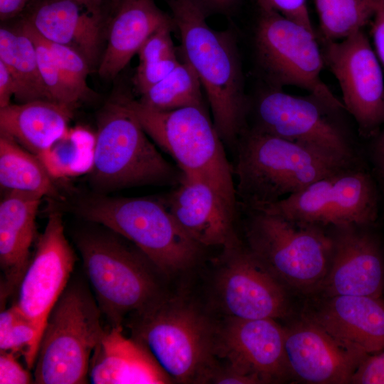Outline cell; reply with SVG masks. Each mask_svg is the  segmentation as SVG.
Wrapping results in <instances>:
<instances>
[{
	"instance_id": "1",
	"label": "cell",
	"mask_w": 384,
	"mask_h": 384,
	"mask_svg": "<svg viewBox=\"0 0 384 384\" xmlns=\"http://www.w3.org/2000/svg\"><path fill=\"white\" fill-rule=\"evenodd\" d=\"M169 4L180 33L183 58L201 81L225 146L235 150L247 127L250 106L235 38L230 31L209 26L207 14L192 0H170Z\"/></svg>"
},
{
	"instance_id": "2",
	"label": "cell",
	"mask_w": 384,
	"mask_h": 384,
	"mask_svg": "<svg viewBox=\"0 0 384 384\" xmlns=\"http://www.w3.org/2000/svg\"><path fill=\"white\" fill-rule=\"evenodd\" d=\"M234 152L238 206L257 208L295 193L310 183L355 164L308 146L247 127Z\"/></svg>"
},
{
	"instance_id": "3",
	"label": "cell",
	"mask_w": 384,
	"mask_h": 384,
	"mask_svg": "<svg viewBox=\"0 0 384 384\" xmlns=\"http://www.w3.org/2000/svg\"><path fill=\"white\" fill-rule=\"evenodd\" d=\"M124 326L171 382L202 383L216 361L218 324L188 299L164 295L129 316Z\"/></svg>"
},
{
	"instance_id": "4",
	"label": "cell",
	"mask_w": 384,
	"mask_h": 384,
	"mask_svg": "<svg viewBox=\"0 0 384 384\" xmlns=\"http://www.w3.org/2000/svg\"><path fill=\"white\" fill-rule=\"evenodd\" d=\"M74 240L109 326L123 328L129 316L164 296L156 274L159 271L127 239L103 227L80 231Z\"/></svg>"
},
{
	"instance_id": "5",
	"label": "cell",
	"mask_w": 384,
	"mask_h": 384,
	"mask_svg": "<svg viewBox=\"0 0 384 384\" xmlns=\"http://www.w3.org/2000/svg\"><path fill=\"white\" fill-rule=\"evenodd\" d=\"M119 100L154 143L172 157L185 176L208 184L238 215L233 167L206 107L159 111L127 96Z\"/></svg>"
},
{
	"instance_id": "6",
	"label": "cell",
	"mask_w": 384,
	"mask_h": 384,
	"mask_svg": "<svg viewBox=\"0 0 384 384\" xmlns=\"http://www.w3.org/2000/svg\"><path fill=\"white\" fill-rule=\"evenodd\" d=\"M70 209L129 240L162 274L191 267L204 247L183 230L160 198L95 193L79 198Z\"/></svg>"
},
{
	"instance_id": "7",
	"label": "cell",
	"mask_w": 384,
	"mask_h": 384,
	"mask_svg": "<svg viewBox=\"0 0 384 384\" xmlns=\"http://www.w3.org/2000/svg\"><path fill=\"white\" fill-rule=\"evenodd\" d=\"M89 174L90 183L99 193L142 186H175L183 176L163 157L119 99L100 113Z\"/></svg>"
},
{
	"instance_id": "8",
	"label": "cell",
	"mask_w": 384,
	"mask_h": 384,
	"mask_svg": "<svg viewBox=\"0 0 384 384\" xmlns=\"http://www.w3.org/2000/svg\"><path fill=\"white\" fill-rule=\"evenodd\" d=\"M102 316L87 287L69 282L46 320L33 368L34 383H87L92 355L106 330Z\"/></svg>"
},
{
	"instance_id": "9",
	"label": "cell",
	"mask_w": 384,
	"mask_h": 384,
	"mask_svg": "<svg viewBox=\"0 0 384 384\" xmlns=\"http://www.w3.org/2000/svg\"><path fill=\"white\" fill-rule=\"evenodd\" d=\"M247 213L246 247L285 287L302 293L321 289L332 254L331 235L260 210Z\"/></svg>"
},
{
	"instance_id": "10",
	"label": "cell",
	"mask_w": 384,
	"mask_h": 384,
	"mask_svg": "<svg viewBox=\"0 0 384 384\" xmlns=\"http://www.w3.org/2000/svg\"><path fill=\"white\" fill-rule=\"evenodd\" d=\"M255 47L258 64L271 87L296 86L345 110L342 101L321 79L325 65L316 31L276 11L260 9Z\"/></svg>"
},
{
	"instance_id": "11",
	"label": "cell",
	"mask_w": 384,
	"mask_h": 384,
	"mask_svg": "<svg viewBox=\"0 0 384 384\" xmlns=\"http://www.w3.org/2000/svg\"><path fill=\"white\" fill-rule=\"evenodd\" d=\"M341 111L314 95L296 96L270 86L258 94L248 113L252 129L355 164L351 142L337 117Z\"/></svg>"
},
{
	"instance_id": "12",
	"label": "cell",
	"mask_w": 384,
	"mask_h": 384,
	"mask_svg": "<svg viewBox=\"0 0 384 384\" xmlns=\"http://www.w3.org/2000/svg\"><path fill=\"white\" fill-rule=\"evenodd\" d=\"M250 209L321 228L368 226L377 219L378 201L370 176L355 166L321 178L273 203Z\"/></svg>"
},
{
	"instance_id": "13",
	"label": "cell",
	"mask_w": 384,
	"mask_h": 384,
	"mask_svg": "<svg viewBox=\"0 0 384 384\" xmlns=\"http://www.w3.org/2000/svg\"><path fill=\"white\" fill-rule=\"evenodd\" d=\"M324 65L336 78L345 110L363 137L384 124V82L380 61L364 29L340 41L319 39Z\"/></svg>"
},
{
	"instance_id": "14",
	"label": "cell",
	"mask_w": 384,
	"mask_h": 384,
	"mask_svg": "<svg viewBox=\"0 0 384 384\" xmlns=\"http://www.w3.org/2000/svg\"><path fill=\"white\" fill-rule=\"evenodd\" d=\"M217 262L214 289L227 317L276 319L288 314L286 288L241 242L223 248Z\"/></svg>"
},
{
	"instance_id": "15",
	"label": "cell",
	"mask_w": 384,
	"mask_h": 384,
	"mask_svg": "<svg viewBox=\"0 0 384 384\" xmlns=\"http://www.w3.org/2000/svg\"><path fill=\"white\" fill-rule=\"evenodd\" d=\"M76 261L65 235L62 215L48 214L18 288L14 304L34 325L41 340L48 316L67 287Z\"/></svg>"
},
{
	"instance_id": "16",
	"label": "cell",
	"mask_w": 384,
	"mask_h": 384,
	"mask_svg": "<svg viewBox=\"0 0 384 384\" xmlns=\"http://www.w3.org/2000/svg\"><path fill=\"white\" fill-rule=\"evenodd\" d=\"M216 358L260 383L291 376L284 351V329L275 319L227 317L218 324Z\"/></svg>"
},
{
	"instance_id": "17",
	"label": "cell",
	"mask_w": 384,
	"mask_h": 384,
	"mask_svg": "<svg viewBox=\"0 0 384 384\" xmlns=\"http://www.w3.org/2000/svg\"><path fill=\"white\" fill-rule=\"evenodd\" d=\"M284 329V351L290 374L302 382L351 383L356 370L368 356L306 316Z\"/></svg>"
},
{
	"instance_id": "18",
	"label": "cell",
	"mask_w": 384,
	"mask_h": 384,
	"mask_svg": "<svg viewBox=\"0 0 384 384\" xmlns=\"http://www.w3.org/2000/svg\"><path fill=\"white\" fill-rule=\"evenodd\" d=\"M362 227H333L331 265L321 289L327 297L381 296L384 287L383 255L377 240Z\"/></svg>"
},
{
	"instance_id": "19",
	"label": "cell",
	"mask_w": 384,
	"mask_h": 384,
	"mask_svg": "<svg viewBox=\"0 0 384 384\" xmlns=\"http://www.w3.org/2000/svg\"><path fill=\"white\" fill-rule=\"evenodd\" d=\"M160 198L169 211L196 242L203 247H231L240 242L230 210L206 183L183 176L180 183Z\"/></svg>"
},
{
	"instance_id": "20",
	"label": "cell",
	"mask_w": 384,
	"mask_h": 384,
	"mask_svg": "<svg viewBox=\"0 0 384 384\" xmlns=\"http://www.w3.org/2000/svg\"><path fill=\"white\" fill-rule=\"evenodd\" d=\"M24 20L45 40L74 49L89 65L97 61L102 37L100 5L81 0H38Z\"/></svg>"
},
{
	"instance_id": "21",
	"label": "cell",
	"mask_w": 384,
	"mask_h": 384,
	"mask_svg": "<svg viewBox=\"0 0 384 384\" xmlns=\"http://www.w3.org/2000/svg\"><path fill=\"white\" fill-rule=\"evenodd\" d=\"M41 198L31 193L8 191L0 203L1 306L18 291L31 260Z\"/></svg>"
},
{
	"instance_id": "22",
	"label": "cell",
	"mask_w": 384,
	"mask_h": 384,
	"mask_svg": "<svg viewBox=\"0 0 384 384\" xmlns=\"http://www.w3.org/2000/svg\"><path fill=\"white\" fill-rule=\"evenodd\" d=\"M306 316L368 355L384 350V303L380 298L338 295Z\"/></svg>"
},
{
	"instance_id": "23",
	"label": "cell",
	"mask_w": 384,
	"mask_h": 384,
	"mask_svg": "<svg viewBox=\"0 0 384 384\" xmlns=\"http://www.w3.org/2000/svg\"><path fill=\"white\" fill-rule=\"evenodd\" d=\"M88 379L94 384L172 383L149 351L122 327L107 326L92 355Z\"/></svg>"
},
{
	"instance_id": "24",
	"label": "cell",
	"mask_w": 384,
	"mask_h": 384,
	"mask_svg": "<svg viewBox=\"0 0 384 384\" xmlns=\"http://www.w3.org/2000/svg\"><path fill=\"white\" fill-rule=\"evenodd\" d=\"M116 8L98 68L100 76L105 79H112L119 74L154 31L174 23L172 16L161 11L153 0H129Z\"/></svg>"
},
{
	"instance_id": "25",
	"label": "cell",
	"mask_w": 384,
	"mask_h": 384,
	"mask_svg": "<svg viewBox=\"0 0 384 384\" xmlns=\"http://www.w3.org/2000/svg\"><path fill=\"white\" fill-rule=\"evenodd\" d=\"M73 112L50 100L11 103L0 108V134L39 156L67 133Z\"/></svg>"
},
{
	"instance_id": "26",
	"label": "cell",
	"mask_w": 384,
	"mask_h": 384,
	"mask_svg": "<svg viewBox=\"0 0 384 384\" xmlns=\"http://www.w3.org/2000/svg\"><path fill=\"white\" fill-rule=\"evenodd\" d=\"M0 60L15 81L14 96L19 102L52 101L40 73L35 44L20 26L1 27Z\"/></svg>"
},
{
	"instance_id": "27",
	"label": "cell",
	"mask_w": 384,
	"mask_h": 384,
	"mask_svg": "<svg viewBox=\"0 0 384 384\" xmlns=\"http://www.w3.org/2000/svg\"><path fill=\"white\" fill-rule=\"evenodd\" d=\"M53 178L38 156L0 134V184L8 191L60 198Z\"/></svg>"
},
{
	"instance_id": "28",
	"label": "cell",
	"mask_w": 384,
	"mask_h": 384,
	"mask_svg": "<svg viewBox=\"0 0 384 384\" xmlns=\"http://www.w3.org/2000/svg\"><path fill=\"white\" fill-rule=\"evenodd\" d=\"M201 88L194 69L183 59L164 79L142 95L138 101L159 111L206 107Z\"/></svg>"
},
{
	"instance_id": "29",
	"label": "cell",
	"mask_w": 384,
	"mask_h": 384,
	"mask_svg": "<svg viewBox=\"0 0 384 384\" xmlns=\"http://www.w3.org/2000/svg\"><path fill=\"white\" fill-rule=\"evenodd\" d=\"M319 21L317 37L340 41L364 29L372 20L380 0H314Z\"/></svg>"
},
{
	"instance_id": "30",
	"label": "cell",
	"mask_w": 384,
	"mask_h": 384,
	"mask_svg": "<svg viewBox=\"0 0 384 384\" xmlns=\"http://www.w3.org/2000/svg\"><path fill=\"white\" fill-rule=\"evenodd\" d=\"M95 137L67 133L38 156L53 178L90 173L95 155Z\"/></svg>"
},
{
	"instance_id": "31",
	"label": "cell",
	"mask_w": 384,
	"mask_h": 384,
	"mask_svg": "<svg viewBox=\"0 0 384 384\" xmlns=\"http://www.w3.org/2000/svg\"><path fill=\"white\" fill-rule=\"evenodd\" d=\"M40 342L34 325L15 304L1 311L0 351L21 353L29 370H33Z\"/></svg>"
},
{
	"instance_id": "32",
	"label": "cell",
	"mask_w": 384,
	"mask_h": 384,
	"mask_svg": "<svg viewBox=\"0 0 384 384\" xmlns=\"http://www.w3.org/2000/svg\"><path fill=\"white\" fill-rule=\"evenodd\" d=\"M20 26L35 44L40 73L50 100L74 110L81 100L63 76L50 48L26 21L23 19Z\"/></svg>"
},
{
	"instance_id": "33",
	"label": "cell",
	"mask_w": 384,
	"mask_h": 384,
	"mask_svg": "<svg viewBox=\"0 0 384 384\" xmlns=\"http://www.w3.org/2000/svg\"><path fill=\"white\" fill-rule=\"evenodd\" d=\"M44 41L54 55L63 76L81 101L89 97L92 90L87 84L90 65L86 59L70 47Z\"/></svg>"
},
{
	"instance_id": "34",
	"label": "cell",
	"mask_w": 384,
	"mask_h": 384,
	"mask_svg": "<svg viewBox=\"0 0 384 384\" xmlns=\"http://www.w3.org/2000/svg\"><path fill=\"white\" fill-rule=\"evenodd\" d=\"M174 27L176 28L174 23L162 26L147 38L137 53L139 63L176 57L171 36Z\"/></svg>"
},
{
	"instance_id": "35",
	"label": "cell",
	"mask_w": 384,
	"mask_h": 384,
	"mask_svg": "<svg viewBox=\"0 0 384 384\" xmlns=\"http://www.w3.org/2000/svg\"><path fill=\"white\" fill-rule=\"evenodd\" d=\"M180 63L177 57L157 61L139 63L133 78L135 89L141 95L164 79Z\"/></svg>"
},
{
	"instance_id": "36",
	"label": "cell",
	"mask_w": 384,
	"mask_h": 384,
	"mask_svg": "<svg viewBox=\"0 0 384 384\" xmlns=\"http://www.w3.org/2000/svg\"><path fill=\"white\" fill-rule=\"evenodd\" d=\"M260 9L276 11L309 29L315 31L309 16L307 0H256Z\"/></svg>"
},
{
	"instance_id": "37",
	"label": "cell",
	"mask_w": 384,
	"mask_h": 384,
	"mask_svg": "<svg viewBox=\"0 0 384 384\" xmlns=\"http://www.w3.org/2000/svg\"><path fill=\"white\" fill-rule=\"evenodd\" d=\"M351 383L384 384V350L368 355L356 370Z\"/></svg>"
},
{
	"instance_id": "38",
	"label": "cell",
	"mask_w": 384,
	"mask_h": 384,
	"mask_svg": "<svg viewBox=\"0 0 384 384\" xmlns=\"http://www.w3.org/2000/svg\"><path fill=\"white\" fill-rule=\"evenodd\" d=\"M34 383L29 369L24 368L17 361L16 353L0 351V383L28 384Z\"/></svg>"
},
{
	"instance_id": "39",
	"label": "cell",
	"mask_w": 384,
	"mask_h": 384,
	"mask_svg": "<svg viewBox=\"0 0 384 384\" xmlns=\"http://www.w3.org/2000/svg\"><path fill=\"white\" fill-rule=\"evenodd\" d=\"M370 22L373 49L384 67V0H380Z\"/></svg>"
},
{
	"instance_id": "40",
	"label": "cell",
	"mask_w": 384,
	"mask_h": 384,
	"mask_svg": "<svg viewBox=\"0 0 384 384\" xmlns=\"http://www.w3.org/2000/svg\"><path fill=\"white\" fill-rule=\"evenodd\" d=\"M16 92V85L9 70L0 60V108L11 104V98Z\"/></svg>"
},
{
	"instance_id": "41",
	"label": "cell",
	"mask_w": 384,
	"mask_h": 384,
	"mask_svg": "<svg viewBox=\"0 0 384 384\" xmlns=\"http://www.w3.org/2000/svg\"><path fill=\"white\" fill-rule=\"evenodd\" d=\"M197 4L207 15L211 12L226 13L230 11L238 0H192Z\"/></svg>"
},
{
	"instance_id": "42",
	"label": "cell",
	"mask_w": 384,
	"mask_h": 384,
	"mask_svg": "<svg viewBox=\"0 0 384 384\" xmlns=\"http://www.w3.org/2000/svg\"><path fill=\"white\" fill-rule=\"evenodd\" d=\"M28 0H0V18L5 21L14 17L26 6Z\"/></svg>"
},
{
	"instance_id": "43",
	"label": "cell",
	"mask_w": 384,
	"mask_h": 384,
	"mask_svg": "<svg viewBox=\"0 0 384 384\" xmlns=\"http://www.w3.org/2000/svg\"><path fill=\"white\" fill-rule=\"evenodd\" d=\"M373 153L375 166L384 186V129L377 137Z\"/></svg>"
},
{
	"instance_id": "44",
	"label": "cell",
	"mask_w": 384,
	"mask_h": 384,
	"mask_svg": "<svg viewBox=\"0 0 384 384\" xmlns=\"http://www.w3.org/2000/svg\"><path fill=\"white\" fill-rule=\"evenodd\" d=\"M129 1V0H112V2H113V4L114 5V6L117 7L118 6L122 4V3H124L125 1Z\"/></svg>"
},
{
	"instance_id": "45",
	"label": "cell",
	"mask_w": 384,
	"mask_h": 384,
	"mask_svg": "<svg viewBox=\"0 0 384 384\" xmlns=\"http://www.w3.org/2000/svg\"><path fill=\"white\" fill-rule=\"evenodd\" d=\"M81 1H86V2H88V3H91V4H97V5H100V4H101V0H81Z\"/></svg>"
}]
</instances>
